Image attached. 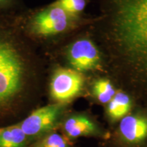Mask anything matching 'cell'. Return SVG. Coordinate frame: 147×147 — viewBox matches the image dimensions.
I'll list each match as a JSON object with an SVG mask.
<instances>
[{"label": "cell", "instance_id": "3957f363", "mask_svg": "<svg viewBox=\"0 0 147 147\" xmlns=\"http://www.w3.org/2000/svg\"><path fill=\"white\" fill-rule=\"evenodd\" d=\"M136 107L110 130L102 147H147V105Z\"/></svg>", "mask_w": 147, "mask_h": 147}, {"label": "cell", "instance_id": "7a4b0ae2", "mask_svg": "<svg viewBox=\"0 0 147 147\" xmlns=\"http://www.w3.org/2000/svg\"><path fill=\"white\" fill-rule=\"evenodd\" d=\"M25 73L23 59L17 49L10 42L0 39V106L21 93Z\"/></svg>", "mask_w": 147, "mask_h": 147}, {"label": "cell", "instance_id": "9c48e42d", "mask_svg": "<svg viewBox=\"0 0 147 147\" xmlns=\"http://www.w3.org/2000/svg\"><path fill=\"white\" fill-rule=\"evenodd\" d=\"M140 99L134 92L129 93L124 90H117L115 96L106 104L105 116L111 130L125 117L135 109V99Z\"/></svg>", "mask_w": 147, "mask_h": 147}, {"label": "cell", "instance_id": "277c9868", "mask_svg": "<svg viewBox=\"0 0 147 147\" xmlns=\"http://www.w3.org/2000/svg\"><path fill=\"white\" fill-rule=\"evenodd\" d=\"M65 107V104L55 103L40 108L18 124L30 140L39 139L55 131L59 125H61L60 119Z\"/></svg>", "mask_w": 147, "mask_h": 147}, {"label": "cell", "instance_id": "5bb4252c", "mask_svg": "<svg viewBox=\"0 0 147 147\" xmlns=\"http://www.w3.org/2000/svg\"><path fill=\"white\" fill-rule=\"evenodd\" d=\"M6 1V0H0V3L4 2V1Z\"/></svg>", "mask_w": 147, "mask_h": 147}, {"label": "cell", "instance_id": "4fadbf2b", "mask_svg": "<svg viewBox=\"0 0 147 147\" xmlns=\"http://www.w3.org/2000/svg\"><path fill=\"white\" fill-rule=\"evenodd\" d=\"M55 5L63 9L68 14H76L81 12L85 7V0H59Z\"/></svg>", "mask_w": 147, "mask_h": 147}, {"label": "cell", "instance_id": "6da1fadb", "mask_svg": "<svg viewBox=\"0 0 147 147\" xmlns=\"http://www.w3.org/2000/svg\"><path fill=\"white\" fill-rule=\"evenodd\" d=\"M113 33L125 59L141 76L136 95L147 104V0H115Z\"/></svg>", "mask_w": 147, "mask_h": 147}, {"label": "cell", "instance_id": "7c38bea8", "mask_svg": "<svg viewBox=\"0 0 147 147\" xmlns=\"http://www.w3.org/2000/svg\"><path fill=\"white\" fill-rule=\"evenodd\" d=\"M27 147H73L71 141L67 139L63 134L52 131L44 136Z\"/></svg>", "mask_w": 147, "mask_h": 147}, {"label": "cell", "instance_id": "52a82bcc", "mask_svg": "<svg viewBox=\"0 0 147 147\" xmlns=\"http://www.w3.org/2000/svg\"><path fill=\"white\" fill-rule=\"evenodd\" d=\"M69 14L57 5L37 14L33 20L32 29L39 36H51L65 31L69 23Z\"/></svg>", "mask_w": 147, "mask_h": 147}, {"label": "cell", "instance_id": "30bf717a", "mask_svg": "<svg viewBox=\"0 0 147 147\" xmlns=\"http://www.w3.org/2000/svg\"><path fill=\"white\" fill-rule=\"evenodd\" d=\"M29 140L19 124L0 127V147H27Z\"/></svg>", "mask_w": 147, "mask_h": 147}, {"label": "cell", "instance_id": "5b68a950", "mask_svg": "<svg viewBox=\"0 0 147 147\" xmlns=\"http://www.w3.org/2000/svg\"><path fill=\"white\" fill-rule=\"evenodd\" d=\"M60 126L63 135L69 141L85 137L93 138L102 142L110 135L108 129L84 113L69 115L61 121Z\"/></svg>", "mask_w": 147, "mask_h": 147}, {"label": "cell", "instance_id": "8992f818", "mask_svg": "<svg viewBox=\"0 0 147 147\" xmlns=\"http://www.w3.org/2000/svg\"><path fill=\"white\" fill-rule=\"evenodd\" d=\"M84 82L83 76L75 69H57L51 82V98L56 103L65 104L82 93Z\"/></svg>", "mask_w": 147, "mask_h": 147}, {"label": "cell", "instance_id": "ba28073f", "mask_svg": "<svg viewBox=\"0 0 147 147\" xmlns=\"http://www.w3.org/2000/svg\"><path fill=\"white\" fill-rule=\"evenodd\" d=\"M68 59L73 68L79 72L96 68L100 62L98 50L87 39L77 40L72 44L68 51Z\"/></svg>", "mask_w": 147, "mask_h": 147}, {"label": "cell", "instance_id": "8fae6325", "mask_svg": "<svg viewBox=\"0 0 147 147\" xmlns=\"http://www.w3.org/2000/svg\"><path fill=\"white\" fill-rule=\"evenodd\" d=\"M117 89L110 80L99 79L93 83L91 88V95L97 103L106 105L113 99Z\"/></svg>", "mask_w": 147, "mask_h": 147}]
</instances>
